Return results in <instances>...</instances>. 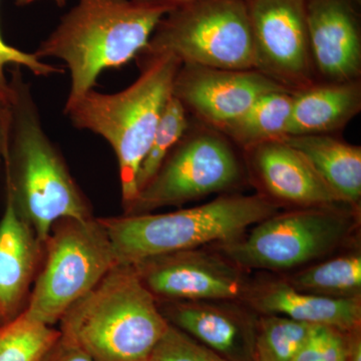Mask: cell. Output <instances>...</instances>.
Here are the masks:
<instances>
[{
  "label": "cell",
  "instance_id": "6da1fadb",
  "mask_svg": "<svg viewBox=\"0 0 361 361\" xmlns=\"http://www.w3.org/2000/svg\"><path fill=\"white\" fill-rule=\"evenodd\" d=\"M2 156L6 185L23 218L44 245L56 223L92 218L89 204L71 177L65 160L45 133L42 118L20 66L11 80Z\"/></svg>",
  "mask_w": 361,
  "mask_h": 361
},
{
  "label": "cell",
  "instance_id": "7a4b0ae2",
  "mask_svg": "<svg viewBox=\"0 0 361 361\" xmlns=\"http://www.w3.org/2000/svg\"><path fill=\"white\" fill-rule=\"evenodd\" d=\"M166 13L133 0H78L33 52L66 63L71 90L65 109L94 90L104 71L137 58Z\"/></svg>",
  "mask_w": 361,
  "mask_h": 361
},
{
  "label": "cell",
  "instance_id": "3957f363",
  "mask_svg": "<svg viewBox=\"0 0 361 361\" xmlns=\"http://www.w3.org/2000/svg\"><path fill=\"white\" fill-rule=\"evenodd\" d=\"M135 59L141 73L129 87L115 94L90 90L63 110L75 129L101 135L115 152L125 211L139 194L140 167L182 66L172 54Z\"/></svg>",
  "mask_w": 361,
  "mask_h": 361
},
{
  "label": "cell",
  "instance_id": "277c9868",
  "mask_svg": "<svg viewBox=\"0 0 361 361\" xmlns=\"http://www.w3.org/2000/svg\"><path fill=\"white\" fill-rule=\"evenodd\" d=\"M61 336L94 361H149L168 330L133 266L118 264L61 320Z\"/></svg>",
  "mask_w": 361,
  "mask_h": 361
},
{
  "label": "cell",
  "instance_id": "5b68a950",
  "mask_svg": "<svg viewBox=\"0 0 361 361\" xmlns=\"http://www.w3.org/2000/svg\"><path fill=\"white\" fill-rule=\"evenodd\" d=\"M280 208L257 193L219 195L213 201L161 214L99 218L118 264L242 238Z\"/></svg>",
  "mask_w": 361,
  "mask_h": 361
},
{
  "label": "cell",
  "instance_id": "8992f818",
  "mask_svg": "<svg viewBox=\"0 0 361 361\" xmlns=\"http://www.w3.org/2000/svg\"><path fill=\"white\" fill-rule=\"evenodd\" d=\"M360 221V211L348 205L287 209L242 238L210 246L250 272L286 274L353 245Z\"/></svg>",
  "mask_w": 361,
  "mask_h": 361
},
{
  "label": "cell",
  "instance_id": "52a82bcc",
  "mask_svg": "<svg viewBox=\"0 0 361 361\" xmlns=\"http://www.w3.org/2000/svg\"><path fill=\"white\" fill-rule=\"evenodd\" d=\"M172 54L182 63L254 70L245 0H196L166 13L137 56Z\"/></svg>",
  "mask_w": 361,
  "mask_h": 361
},
{
  "label": "cell",
  "instance_id": "ba28073f",
  "mask_svg": "<svg viewBox=\"0 0 361 361\" xmlns=\"http://www.w3.org/2000/svg\"><path fill=\"white\" fill-rule=\"evenodd\" d=\"M246 182L245 166L237 147L220 130L191 118L185 134L126 214L152 213L210 195L232 193Z\"/></svg>",
  "mask_w": 361,
  "mask_h": 361
},
{
  "label": "cell",
  "instance_id": "9c48e42d",
  "mask_svg": "<svg viewBox=\"0 0 361 361\" xmlns=\"http://www.w3.org/2000/svg\"><path fill=\"white\" fill-rule=\"evenodd\" d=\"M47 256L27 307L33 320L54 325L118 265L99 220L63 219L45 242Z\"/></svg>",
  "mask_w": 361,
  "mask_h": 361
},
{
  "label": "cell",
  "instance_id": "30bf717a",
  "mask_svg": "<svg viewBox=\"0 0 361 361\" xmlns=\"http://www.w3.org/2000/svg\"><path fill=\"white\" fill-rule=\"evenodd\" d=\"M254 70L288 92L317 82L311 56L305 0H245Z\"/></svg>",
  "mask_w": 361,
  "mask_h": 361
},
{
  "label": "cell",
  "instance_id": "8fae6325",
  "mask_svg": "<svg viewBox=\"0 0 361 361\" xmlns=\"http://www.w3.org/2000/svg\"><path fill=\"white\" fill-rule=\"evenodd\" d=\"M158 301H243L252 276L211 246L146 259L132 265Z\"/></svg>",
  "mask_w": 361,
  "mask_h": 361
},
{
  "label": "cell",
  "instance_id": "7c38bea8",
  "mask_svg": "<svg viewBox=\"0 0 361 361\" xmlns=\"http://www.w3.org/2000/svg\"><path fill=\"white\" fill-rule=\"evenodd\" d=\"M277 90L284 89L255 70L182 63L176 75L173 97L192 118L220 130L259 97Z\"/></svg>",
  "mask_w": 361,
  "mask_h": 361
},
{
  "label": "cell",
  "instance_id": "4fadbf2b",
  "mask_svg": "<svg viewBox=\"0 0 361 361\" xmlns=\"http://www.w3.org/2000/svg\"><path fill=\"white\" fill-rule=\"evenodd\" d=\"M241 151L248 182L280 209L348 205L284 139L258 142Z\"/></svg>",
  "mask_w": 361,
  "mask_h": 361
},
{
  "label": "cell",
  "instance_id": "5bb4252c",
  "mask_svg": "<svg viewBox=\"0 0 361 361\" xmlns=\"http://www.w3.org/2000/svg\"><path fill=\"white\" fill-rule=\"evenodd\" d=\"M169 324L227 361H253L258 316L243 301H158Z\"/></svg>",
  "mask_w": 361,
  "mask_h": 361
},
{
  "label": "cell",
  "instance_id": "9a60e30c",
  "mask_svg": "<svg viewBox=\"0 0 361 361\" xmlns=\"http://www.w3.org/2000/svg\"><path fill=\"white\" fill-rule=\"evenodd\" d=\"M305 1L317 82L360 80V0Z\"/></svg>",
  "mask_w": 361,
  "mask_h": 361
},
{
  "label": "cell",
  "instance_id": "2e32d148",
  "mask_svg": "<svg viewBox=\"0 0 361 361\" xmlns=\"http://www.w3.org/2000/svg\"><path fill=\"white\" fill-rule=\"evenodd\" d=\"M243 302L259 315L284 316L343 332L361 327V298H329L306 293L274 273L252 277Z\"/></svg>",
  "mask_w": 361,
  "mask_h": 361
},
{
  "label": "cell",
  "instance_id": "e0dca14e",
  "mask_svg": "<svg viewBox=\"0 0 361 361\" xmlns=\"http://www.w3.org/2000/svg\"><path fill=\"white\" fill-rule=\"evenodd\" d=\"M39 243L32 226L23 218L7 188L6 205L0 221V320L6 322L18 315L32 282Z\"/></svg>",
  "mask_w": 361,
  "mask_h": 361
},
{
  "label": "cell",
  "instance_id": "ac0fdd59",
  "mask_svg": "<svg viewBox=\"0 0 361 361\" xmlns=\"http://www.w3.org/2000/svg\"><path fill=\"white\" fill-rule=\"evenodd\" d=\"M361 111V80L316 82L292 94L289 135H334Z\"/></svg>",
  "mask_w": 361,
  "mask_h": 361
},
{
  "label": "cell",
  "instance_id": "d6986e66",
  "mask_svg": "<svg viewBox=\"0 0 361 361\" xmlns=\"http://www.w3.org/2000/svg\"><path fill=\"white\" fill-rule=\"evenodd\" d=\"M284 141L300 152L344 203L360 211L361 147L334 135H301Z\"/></svg>",
  "mask_w": 361,
  "mask_h": 361
},
{
  "label": "cell",
  "instance_id": "ffe728a7",
  "mask_svg": "<svg viewBox=\"0 0 361 361\" xmlns=\"http://www.w3.org/2000/svg\"><path fill=\"white\" fill-rule=\"evenodd\" d=\"M299 291L329 298H361V251L357 243L346 250L286 274H280Z\"/></svg>",
  "mask_w": 361,
  "mask_h": 361
},
{
  "label": "cell",
  "instance_id": "44dd1931",
  "mask_svg": "<svg viewBox=\"0 0 361 361\" xmlns=\"http://www.w3.org/2000/svg\"><path fill=\"white\" fill-rule=\"evenodd\" d=\"M292 111V92L273 90L256 99L242 115L220 132L240 149L287 135Z\"/></svg>",
  "mask_w": 361,
  "mask_h": 361
},
{
  "label": "cell",
  "instance_id": "7402d4cb",
  "mask_svg": "<svg viewBox=\"0 0 361 361\" xmlns=\"http://www.w3.org/2000/svg\"><path fill=\"white\" fill-rule=\"evenodd\" d=\"M61 336L21 312L0 324V361H44Z\"/></svg>",
  "mask_w": 361,
  "mask_h": 361
},
{
  "label": "cell",
  "instance_id": "603a6c76",
  "mask_svg": "<svg viewBox=\"0 0 361 361\" xmlns=\"http://www.w3.org/2000/svg\"><path fill=\"white\" fill-rule=\"evenodd\" d=\"M314 325L279 315H259L253 361H292Z\"/></svg>",
  "mask_w": 361,
  "mask_h": 361
},
{
  "label": "cell",
  "instance_id": "cb8c5ba5",
  "mask_svg": "<svg viewBox=\"0 0 361 361\" xmlns=\"http://www.w3.org/2000/svg\"><path fill=\"white\" fill-rule=\"evenodd\" d=\"M190 122L191 116L188 115L184 106L176 97H171L161 116L148 153L140 167L137 174L139 192L158 172L171 149L174 148L175 145L186 132Z\"/></svg>",
  "mask_w": 361,
  "mask_h": 361
},
{
  "label": "cell",
  "instance_id": "d4e9b609",
  "mask_svg": "<svg viewBox=\"0 0 361 361\" xmlns=\"http://www.w3.org/2000/svg\"><path fill=\"white\" fill-rule=\"evenodd\" d=\"M149 361H227L191 336L169 325Z\"/></svg>",
  "mask_w": 361,
  "mask_h": 361
},
{
  "label": "cell",
  "instance_id": "484cf974",
  "mask_svg": "<svg viewBox=\"0 0 361 361\" xmlns=\"http://www.w3.org/2000/svg\"><path fill=\"white\" fill-rule=\"evenodd\" d=\"M348 332L314 325L292 361H346Z\"/></svg>",
  "mask_w": 361,
  "mask_h": 361
},
{
  "label": "cell",
  "instance_id": "4316f807",
  "mask_svg": "<svg viewBox=\"0 0 361 361\" xmlns=\"http://www.w3.org/2000/svg\"><path fill=\"white\" fill-rule=\"evenodd\" d=\"M8 66H20L30 70L37 77H49L63 73V68L47 65L35 54H30L7 44L0 33V106H7L13 96L11 80H7L6 68Z\"/></svg>",
  "mask_w": 361,
  "mask_h": 361
},
{
  "label": "cell",
  "instance_id": "83f0119b",
  "mask_svg": "<svg viewBox=\"0 0 361 361\" xmlns=\"http://www.w3.org/2000/svg\"><path fill=\"white\" fill-rule=\"evenodd\" d=\"M44 361H94L77 343L61 336Z\"/></svg>",
  "mask_w": 361,
  "mask_h": 361
},
{
  "label": "cell",
  "instance_id": "f1b7e54d",
  "mask_svg": "<svg viewBox=\"0 0 361 361\" xmlns=\"http://www.w3.org/2000/svg\"><path fill=\"white\" fill-rule=\"evenodd\" d=\"M346 361H361V327L346 334Z\"/></svg>",
  "mask_w": 361,
  "mask_h": 361
},
{
  "label": "cell",
  "instance_id": "f546056e",
  "mask_svg": "<svg viewBox=\"0 0 361 361\" xmlns=\"http://www.w3.org/2000/svg\"><path fill=\"white\" fill-rule=\"evenodd\" d=\"M133 1L141 6L164 9L169 13L196 0H133Z\"/></svg>",
  "mask_w": 361,
  "mask_h": 361
},
{
  "label": "cell",
  "instance_id": "4dcf8cb0",
  "mask_svg": "<svg viewBox=\"0 0 361 361\" xmlns=\"http://www.w3.org/2000/svg\"><path fill=\"white\" fill-rule=\"evenodd\" d=\"M6 106H0V154L4 149V132H6Z\"/></svg>",
  "mask_w": 361,
  "mask_h": 361
},
{
  "label": "cell",
  "instance_id": "1f68e13d",
  "mask_svg": "<svg viewBox=\"0 0 361 361\" xmlns=\"http://www.w3.org/2000/svg\"><path fill=\"white\" fill-rule=\"evenodd\" d=\"M14 1H16V4L18 6H30V4L37 1V0H14ZM52 1H54L59 7H63L66 6L68 0H52Z\"/></svg>",
  "mask_w": 361,
  "mask_h": 361
},
{
  "label": "cell",
  "instance_id": "d6a6232c",
  "mask_svg": "<svg viewBox=\"0 0 361 361\" xmlns=\"http://www.w3.org/2000/svg\"><path fill=\"white\" fill-rule=\"evenodd\" d=\"M1 323H2V322H1V320H0V324H1Z\"/></svg>",
  "mask_w": 361,
  "mask_h": 361
}]
</instances>
